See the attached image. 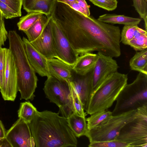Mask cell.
Returning <instances> with one entry per match:
<instances>
[{"mask_svg": "<svg viewBox=\"0 0 147 147\" xmlns=\"http://www.w3.org/2000/svg\"><path fill=\"white\" fill-rule=\"evenodd\" d=\"M51 16L79 55L96 51L113 57L120 56L119 27L85 15L57 1Z\"/></svg>", "mask_w": 147, "mask_h": 147, "instance_id": "6da1fadb", "label": "cell"}, {"mask_svg": "<svg viewBox=\"0 0 147 147\" xmlns=\"http://www.w3.org/2000/svg\"><path fill=\"white\" fill-rule=\"evenodd\" d=\"M28 124L36 147H76V137L59 113L37 111Z\"/></svg>", "mask_w": 147, "mask_h": 147, "instance_id": "7a4b0ae2", "label": "cell"}, {"mask_svg": "<svg viewBox=\"0 0 147 147\" xmlns=\"http://www.w3.org/2000/svg\"><path fill=\"white\" fill-rule=\"evenodd\" d=\"M7 38L18 74V90L21 100L34 99L38 81L36 72L28 59L22 38L15 30L9 31Z\"/></svg>", "mask_w": 147, "mask_h": 147, "instance_id": "3957f363", "label": "cell"}, {"mask_svg": "<svg viewBox=\"0 0 147 147\" xmlns=\"http://www.w3.org/2000/svg\"><path fill=\"white\" fill-rule=\"evenodd\" d=\"M127 74L117 71L104 81L92 94L86 113L91 115L111 107L125 85Z\"/></svg>", "mask_w": 147, "mask_h": 147, "instance_id": "277c9868", "label": "cell"}, {"mask_svg": "<svg viewBox=\"0 0 147 147\" xmlns=\"http://www.w3.org/2000/svg\"><path fill=\"white\" fill-rule=\"evenodd\" d=\"M112 115H116L147 105V74L139 72L131 83L124 86L118 96Z\"/></svg>", "mask_w": 147, "mask_h": 147, "instance_id": "5b68a950", "label": "cell"}, {"mask_svg": "<svg viewBox=\"0 0 147 147\" xmlns=\"http://www.w3.org/2000/svg\"><path fill=\"white\" fill-rule=\"evenodd\" d=\"M138 115L137 110L112 115L101 124L88 129L85 136L90 143L116 140L122 128Z\"/></svg>", "mask_w": 147, "mask_h": 147, "instance_id": "8992f818", "label": "cell"}, {"mask_svg": "<svg viewBox=\"0 0 147 147\" xmlns=\"http://www.w3.org/2000/svg\"><path fill=\"white\" fill-rule=\"evenodd\" d=\"M43 90L46 97L59 108L62 116L67 118L75 111L69 82L50 75L47 77Z\"/></svg>", "mask_w": 147, "mask_h": 147, "instance_id": "52a82bcc", "label": "cell"}, {"mask_svg": "<svg viewBox=\"0 0 147 147\" xmlns=\"http://www.w3.org/2000/svg\"><path fill=\"white\" fill-rule=\"evenodd\" d=\"M137 110L138 116L122 128L116 140L128 147H147V105Z\"/></svg>", "mask_w": 147, "mask_h": 147, "instance_id": "ba28073f", "label": "cell"}, {"mask_svg": "<svg viewBox=\"0 0 147 147\" xmlns=\"http://www.w3.org/2000/svg\"><path fill=\"white\" fill-rule=\"evenodd\" d=\"M52 24L54 47L59 59L73 66L79 55L62 29L52 18Z\"/></svg>", "mask_w": 147, "mask_h": 147, "instance_id": "9c48e42d", "label": "cell"}, {"mask_svg": "<svg viewBox=\"0 0 147 147\" xmlns=\"http://www.w3.org/2000/svg\"><path fill=\"white\" fill-rule=\"evenodd\" d=\"M11 147H34L35 142L28 123L19 118L6 132Z\"/></svg>", "mask_w": 147, "mask_h": 147, "instance_id": "30bf717a", "label": "cell"}, {"mask_svg": "<svg viewBox=\"0 0 147 147\" xmlns=\"http://www.w3.org/2000/svg\"><path fill=\"white\" fill-rule=\"evenodd\" d=\"M17 68L12 53L7 49L6 65L3 84L0 89L2 97L5 100L14 101L18 90Z\"/></svg>", "mask_w": 147, "mask_h": 147, "instance_id": "8fae6325", "label": "cell"}, {"mask_svg": "<svg viewBox=\"0 0 147 147\" xmlns=\"http://www.w3.org/2000/svg\"><path fill=\"white\" fill-rule=\"evenodd\" d=\"M97 54L98 58L93 68L92 75L93 93L104 81L117 71L119 67L116 61L113 57L99 52Z\"/></svg>", "mask_w": 147, "mask_h": 147, "instance_id": "7c38bea8", "label": "cell"}, {"mask_svg": "<svg viewBox=\"0 0 147 147\" xmlns=\"http://www.w3.org/2000/svg\"><path fill=\"white\" fill-rule=\"evenodd\" d=\"M93 69L87 74L80 75L73 70L69 81L79 96L84 110L87 111L91 97L93 93L92 82Z\"/></svg>", "mask_w": 147, "mask_h": 147, "instance_id": "4fadbf2b", "label": "cell"}, {"mask_svg": "<svg viewBox=\"0 0 147 147\" xmlns=\"http://www.w3.org/2000/svg\"><path fill=\"white\" fill-rule=\"evenodd\" d=\"M31 43L38 51L47 59H59L55 50L53 41L51 16L40 36Z\"/></svg>", "mask_w": 147, "mask_h": 147, "instance_id": "5bb4252c", "label": "cell"}, {"mask_svg": "<svg viewBox=\"0 0 147 147\" xmlns=\"http://www.w3.org/2000/svg\"><path fill=\"white\" fill-rule=\"evenodd\" d=\"M28 61L36 73L42 77L50 76L48 70L47 59L32 46L27 38H22Z\"/></svg>", "mask_w": 147, "mask_h": 147, "instance_id": "9a60e30c", "label": "cell"}, {"mask_svg": "<svg viewBox=\"0 0 147 147\" xmlns=\"http://www.w3.org/2000/svg\"><path fill=\"white\" fill-rule=\"evenodd\" d=\"M47 64L50 75L67 82L71 79L73 71L72 66L55 58L48 59Z\"/></svg>", "mask_w": 147, "mask_h": 147, "instance_id": "2e32d148", "label": "cell"}, {"mask_svg": "<svg viewBox=\"0 0 147 147\" xmlns=\"http://www.w3.org/2000/svg\"><path fill=\"white\" fill-rule=\"evenodd\" d=\"M97 58V54L92 53H87L81 55H79L72 66V69L78 74H85L93 69Z\"/></svg>", "mask_w": 147, "mask_h": 147, "instance_id": "e0dca14e", "label": "cell"}, {"mask_svg": "<svg viewBox=\"0 0 147 147\" xmlns=\"http://www.w3.org/2000/svg\"><path fill=\"white\" fill-rule=\"evenodd\" d=\"M56 0H23L24 9L28 13L36 12L51 15Z\"/></svg>", "mask_w": 147, "mask_h": 147, "instance_id": "ac0fdd59", "label": "cell"}, {"mask_svg": "<svg viewBox=\"0 0 147 147\" xmlns=\"http://www.w3.org/2000/svg\"><path fill=\"white\" fill-rule=\"evenodd\" d=\"M67 120L69 127L76 137L85 136L88 130L85 117L74 113L67 118Z\"/></svg>", "mask_w": 147, "mask_h": 147, "instance_id": "d6986e66", "label": "cell"}, {"mask_svg": "<svg viewBox=\"0 0 147 147\" xmlns=\"http://www.w3.org/2000/svg\"><path fill=\"white\" fill-rule=\"evenodd\" d=\"M97 19L105 23L112 24H122L124 25H138L142 20L141 18L115 14H104L100 16Z\"/></svg>", "mask_w": 147, "mask_h": 147, "instance_id": "ffe728a7", "label": "cell"}, {"mask_svg": "<svg viewBox=\"0 0 147 147\" xmlns=\"http://www.w3.org/2000/svg\"><path fill=\"white\" fill-rule=\"evenodd\" d=\"M50 17L51 15L43 14L28 30L24 31L29 41L32 42L40 36L48 23Z\"/></svg>", "mask_w": 147, "mask_h": 147, "instance_id": "44dd1931", "label": "cell"}, {"mask_svg": "<svg viewBox=\"0 0 147 147\" xmlns=\"http://www.w3.org/2000/svg\"><path fill=\"white\" fill-rule=\"evenodd\" d=\"M129 65L131 70L147 74V49L136 52L130 60Z\"/></svg>", "mask_w": 147, "mask_h": 147, "instance_id": "7402d4cb", "label": "cell"}, {"mask_svg": "<svg viewBox=\"0 0 147 147\" xmlns=\"http://www.w3.org/2000/svg\"><path fill=\"white\" fill-rule=\"evenodd\" d=\"M112 115V112L107 110L97 112L86 119L88 129H91L101 124Z\"/></svg>", "mask_w": 147, "mask_h": 147, "instance_id": "603a6c76", "label": "cell"}, {"mask_svg": "<svg viewBox=\"0 0 147 147\" xmlns=\"http://www.w3.org/2000/svg\"><path fill=\"white\" fill-rule=\"evenodd\" d=\"M37 111L36 108L30 101L22 102L18 111V117L29 124Z\"/></svg>", "mask_w": 147, "mask_h": 147, "instance_id": "cb8c5ba5", "label": "cell"}, {"mask_svg": "<svg viewBox=\"0 0 147 147\" xmlns=\"http://www.w3.org/2000/svg\"><path fill=\"white\" fill-rule=\"evenodd\" d=\"M43 14L36 12L28 13L26 15L20 18L19 22L17 23L18 29L23 31L27 30Z\"/></svg>", "mask_w": 147, "mask_h": 147, "instance_id": "d4e9b609", "label": "cell"}, {"mask_svg": "<svg viewBox=\"0 0 147 147\" xmlns=\"http://www.w3.org/2000/svg\"><path fill=\"white\" fill-rule=\"evenodd\" d=\"M136 51H141L147 49V31L143 29L139 31L134 38L128 43Z\"/></svg>", "mask_w": 147, "mask_h": 147, "instance_id": "484cf974", "label": "cell"}, {"mask_svg": "<svg viewBox=\"0 0 147 147\" xmlns=\"http://www.w3.org/2000/svg\"><path fill=\"white\" fill-rule=\"evenodd\" d=\"M142 29L137 25H124L121 32L120 42L127 45L128 42Z\"/></svg>", "mask_w": 147, "mask_h": 147, "instance_id": "4316f807", "label": "cell"}, {"mask_svg": "<svg viewBox=\"0 0 147 147\" xmlns=\"http://www.w3.org/2000/svg\"><path fill=\"white\" fill-rule=\"evenodd\" d=\"M72 96L73 104L75 113L78 115L85 117L87 115L86 112L84 111L81 101L80 97L75 91L73 87L69 82Z\"/></svg>", "mask_w": 147, "mask_h": 147, "instance_id": "83f0119b", "label": "cell"}, {"mask_svg": "<svg viewBox=\"0 0 147 147\" xmlns=\"http://www.w3.org/2000/svg\"><path fill=\"white\" fill-rule=\"evenodd\" d=\"M133 6L136 11L145 22L146 30L147 28V0H133Z\"/></svg>", "mask_w": 147, "mask_h": 147, "instance_id": "f1b7e54d", "label": "cell"}, {"mask_svg": "<svg viewBox=\"0 0 147 147\" xmlns=\"http://www.w3.org/2000/svg\"><path fill=\"white\" fill-rule=\"evenodd\" d=\"M88 146L89 147H128L126 143L117 140L92 142L90 143Z\"/></svg>", "mask_w": 147, "mask_h": 147, "instance_id": "f546056e", "label": "cell"}, {"mask_svg": "<svg viewBox=\"0 0 147 147\" xmlns=\"http://www.w3.org/2000/svg\"><path fill=\"white\" fill-rule=\"evenodd\" d=\"M94 5L108 11L115 9L117 7V0H88Z\"/></svg>", "mask_w": 147, "mask_h": 147, "instance_id": "4dcf8cb0", "label": "cell"}, {"mask_svg": "<svg viewBox=\"0 0 147 147\" xmlns=\"http://www.w3.org/2000/svg\"><path fill=\"white\" fill-rule=\"evenodd\" d=\"M7 49L0 48V89L2 87L6 69Z\"/></svg>", "mask_w": 147, "mask_h": 147, "instance_id": "1f68e13d", "label": "cell"}, {"mask_svg": "<svg viewBox=\"0 0 147 147\" xmlns=\"http://www.w3.org/2000/svg\"><path fill=\"white\" fill-rule=\"evenodd\" d=\"M15 11L19 17L22 15L21 8L23 0H0Z\"/></svg>", "mask_w": 147, "mask_h": 147, "instance_id": "d6a6232c", "label": "cell"}, {"mask_svg": "<svg viewBox=\"0 0 147 147\" xmlns=\"http://www.w3.org/2000/svg\"><path fill=\"white\" fill-rule=\"evenodd\" d=\"M0 10L6 19L19 17L17 13L6 4L0 1Z\"/></svg>", "mask_w": 147, "mask_h": 147, "instance_id": "836d02e7", "label": "cell"}, {"mask_svg": "<svg viewBox=\"0 0 147 147\" xmlns=\"http://www.w3.org/2000/svg\"><path fill=\"white\" fill-rule=\"evenodd\" d=\"M8 34L3 18L1 21L0 24V48L4 45L5 42L7 38Z\"/></svg>", "mask_w": 147, "mask_h": 147, "instance_id": "e575fe53", "label": "cell"}, {"mask_svg": "<svg viewBox=\"0 0 147 147\" xmlns=\"http://www.w3.org/2000/svg\"><path fill=\"white\" fill-rule=\"evenodd\" d=\"M76 2L86 12L88 16H90L89 7L85 0H77Z\"/></svg>", "mask_w": 147, "mask_h": 147, "instance_id": "d590c367", "label": "cell"}, {"mask_svg": "<svg viewBox=\"0 0 147 147\" xmlns=\"http://www.w3.org/2000/svg\"><path fill=\"white\" fill-rule=\"evenodd\" d=\"M68 5L75 10L87 16L86 12L79 5L77 2Z\"/></svg>", "mask_w": 147, "mask_h": 147, "instance_id": "8d00e7d4", "label": "cell"}, {"mask_svg": "<svg viewBox=\"0 0 147 147\" xmlns=\"http://www.w3.org/2000/svg\"><path fill=\"white\" fill-rule=\"evenodd\" d=\"M6 131L4 125L0 120V138H4L5 137Z\"/></svg>", "mask_w": 147, "mask_h": 147, "instance_id": "74e56055", "label": "cell"}, {"mask_svg": "<svg viewBox=\"0 0 147 147\" xmlns=\"http://www.w3.org/2000/svg\"><path fill=\"white\" fill-rule=\"evenodd\" d=\"M11 147V145L5 138L0 141V147Z\"/></svg>", "mask_w": 147, "mask_h": 147, "instance_id": "f35d334b", "label": "cell"}, {"mask_svg": "<svg viewBox=\"0 0 147 147\" xmlns=\"http://www.w3.org/2000/svg\"><path fill=\"white\" fill-rule=\"evenodd\" d=\"M58 2H61L68 5L74 2H76L77 0H56Z\"/></svg>", "mask_w": 147, "mask_h": 147, "instance_id": "ab89813d", "label": "cell"}, {"mask_svg": "<svg viewBox=\"0 0 147 147\" xmlns=\"http://www.w3.org/2000/svg\"><path fill=\"white\" fill-rule=\"evenodd\" d=\"M4 18L3 14L0 10V20H1Z\"/></svg>", "mask_w": 147, "mask_h": 147, "instance_id": "60d3db41", "label": "cell"}, {"mask_svg": "<svg viewBox=\"0 0 147 147\" xmlns=\"http://www.w3.org/2000/svg\"><path fill=\"white\" fill-rule=\"evenodd\" d=\"M3 138H0V141L2 139H3Z\"/></svg>", "mask_w": 147, "mask_h": 147, "instance_id": "b9f144b4", "label": "cell"}]
</instances>
